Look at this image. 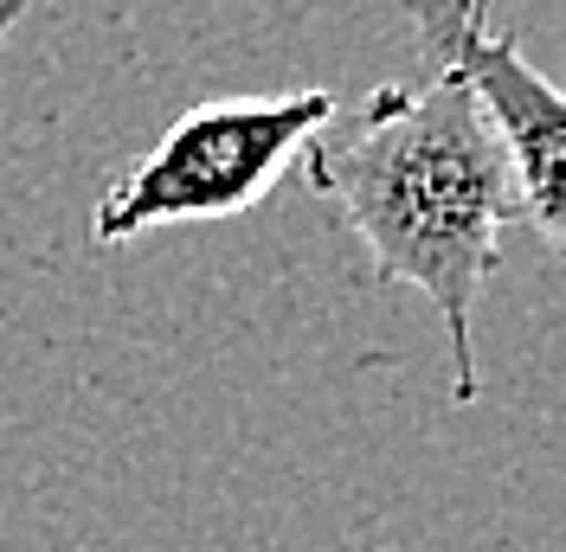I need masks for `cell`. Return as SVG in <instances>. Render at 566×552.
Returning a JSON list of instances; mask_svg holds the SVG:
<instances>
[{
    "instance_id": "4",
    "label": "cell",
    "mask_w": 566,
    "mask_h": 552,
    "mask_svg": "<svg viewBox=\"0 0 566 552\" xmlns=\"http://www.w3.org/2000/svg\"><path fill=\"white\" fill-rule=\"evenodd\" d=\"M27 13H33V0H0V45L13 39V26H20Z\"/></svg>"
},
{
    "instance_id": "2",
    "label": "cell",
    "mask_w": 566,
    "mask_h": 552,
    "mask_svg": "<svg viewBox=\"0 0 566 552\" xmlns=\"http://www.w3.org/2000/svg\"><path fill=\"white\" fill-rule=\"evenodd\" d=\"M342 116L335 91H283V97H219L187 109L136 168L91 212V244H129L161 225H212L271 200L303 148Z\"/></svg>"
},
{
    "instance_id": "3",
    "label": "cell",
    "mask_w": 566,
    "mask_h": 552,
    "mask_svg": "<svg viewBox=\"0 0 566 552\" xmlns=\"http://www.w3.org/2000/svg\"><path fill=\"white\" fill-rule=\"evenodd\" d=\"M412 39H419V71L463 77L483 109H490L495 136L509 148L522 219H528L547 251L566 244V104L560 91L522 59V45L490 20V0H399Z\"/></svg>"
},
{
    "instance_id": "1",
    "label": "cell",
    "mask_w": 566,
    "mask_h": 552,
    "mask_svg": "<svg viewBox=\"0 0 566 552\" xmlns=\"http://www.w3.org/2000/svg\"><path fill=\"white\" fill-rule=\"evenodd\" d=\"M303 173L342 212L367 270L387 289H419L451 335V399L476 405V296L502 264V232L522 219L515 168L483 97L419 71L380 84L348 123L335 116L310 148Z\"/></svg>"
}]
</instances>
